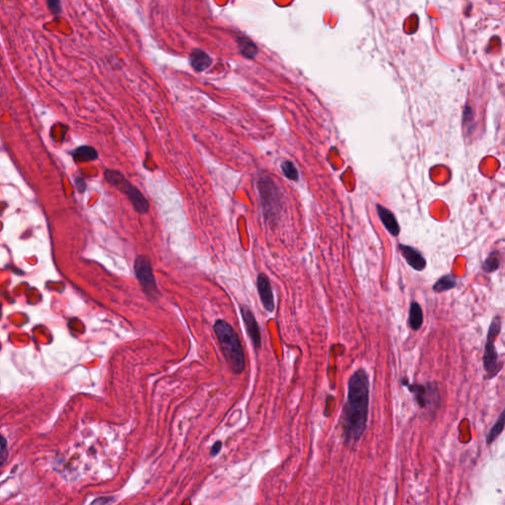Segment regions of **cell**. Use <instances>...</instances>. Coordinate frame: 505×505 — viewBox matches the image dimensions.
I'll return each mask as SVG.
<instances>
[{
  "instance_id": "1",
  "label": "cell",
  "mask_w": 505,
  "mask_h": 505,
  "mask_svg": "<svg viewBox=\"0 0 505 505\" xmlns=\"http://www.w3.org/2000/svg\"><path fill=\"white\" fill-rule=\"evenodd\" d=\"M347 401L343 408L342 430L348 444L357 442L365 431L369 410V380L364 369L355 371L348 381Z\"/></svg>"
},
{
  "instance_id": "2",
  "label": "cell",
  "mask_w": 505,
  "mask_h": 505,
  "mask_svg": "<svg viewBox=\"0 0 505 505\" xmlns=\"http://www.w3.org/2000/svg\"><path fill=\"white\" fill-rule=\"evenodd\" d=\"M213 330L229 367L235 374H242L245 370V356L238 334L224 320H217Z\"/></svg>"
},
{
  "instance_id": "3",
  "label": "cell",
  "mask_w": 505,
  "mask_h": 505,
  "mask_svg": "<svg viewBox=\"0 0 505 505\" xmlns=\"http://www.w3.org/2000/svg\"><path fill=\"white\" fill-rule=\"evenodd\" d=\"M105 177L110 184L117 187L118 189H120L121 192H123L127 195L129 200L131 201L134 209L138 213L145 214L146 212H148L149 203H148L147 199L145 198V195L140 193L135 187H133L128 181H126L120 172L113 171V170H107L105 172Z\"/></svg>"
},
{
  "instance_id": "4",
  "label": "cell",
  "mask_w": 505,
  "mask_h": 505,
  "mask_svg": "<svg viewBox=\"0 0 505 505\" xmlns=\"http://www.w3.org/2000/svg\"><path fill=\"white\" fill-rule=\"evenodd\" d=\"M500 329H501L500 318L499 316L494 317L488 329L486 344L483 353V366L488 375V378L494 377L501 370V368L498 367V353L494 345V339L500 333Z\"/></svg>"
},
{
  "instance_id": "5",
  "label": "cell",
  "mask_w": 505,
  "mask_h": 505,
  "mask_svg": "<svg viewBox=\"0 0 505 505\" xmlns=\"http://www.w3.org/2000/svg\"><path fill=\"white\" fill-rule=\"evenodd\" d=\"M134 272L147 297L151 300H156L159 295V291L152 271L150 260L147 256L140 255L135 259Z\"/></svg>"
},
{
  "instance_id": "6",
  "label": "cell",
  "mask_w": 505,
  "mask_h": 505,
  "mask_svg": "<svg viewBox=\"0 0 505 505\" xmlns=\"http://www.w3.org/2000/svg\"><path fill=\"white\" fill-rule=\"evenodd\" d=\"M259 190L261 193L262 204L266 218H275L279 210V194L274 183L267 178L259 181Z\"/></svg>"
},
{
  "instance_id": "7",
  "label": "cell",
  "mask_w": 505,
  "mask_h": 505,
  "mask_svg": "<svg viewBox=\"0 0 505 505\" xmlns=\"http://www.w3.org/2000/svg\"><path fill=\"white\" fill-rule=\"evenodd\" d=\"M242 318L244 320V324L247 328V332L251 337L256 348H260L262 346V337L261 331L258 325V322L254 316V314L246 305H242L240 307Z\"/></svg>"
},
{
  "instance_id": "8",
  "label": "cell",
  "mask_w": 505,
  "mask_h": 505,
  "mask_svg": "<svg viewBox=\"0 0 505 505\" xmlns=\"http://www.w3.org/2000/svg\"><path fill=\"white\" fill-rule=\"evenodd\" d=\"M257 285H258V291L260 294L261 301H262L265 310L267 312H272L274 310L273 294H272V289H271L269 279L265 273H260L258 275Z\"/></svg>"
},
{
  "instance_id": "9",
  "label": "cell",
  "mask_w": 505,
  "mask_h": 505,
  "mask_svg": "<svg viewBox=\"0 0 505 505\" xmlns=\"http://www.w3.org/2000/svg\"><path fill=\"white\" fill-rule=\"evenodd\" d=\"M399 248H400V252H401L402 256L406 260L408 265H410L413 269H415L417 271H421L425 268L426 261L417 250H415L412 247L402 245V244L399 245Z\"/></svg>"
},
{
  "instance_id": "10",
  "label": "cell",
  "mask_w": 505,
  "mask_h": 505,
  "mask_svg": "<svg viewBox=\"0 0 505 505\" xmlns=\"http://www.w3.org/2000/svg\"><path fill=\"white\" fill-rule=\"evenodd\" d=\"M376 208L379 218L381 219L383 225L389 231V233L393 236H398L400 233V226L395 215L388 208L382 206L381 204H377Z\"/></svg>"
},
{
  "instance_id": "11",
  "label": "cell",
  "mask_w": 505,
  "mask_h": 505,
  "mask_svg": "<svg viewBox=\"0 0 505 505\" xmlns=\"http://www.w3.org/2000/svg\"><path fill=\"white\" fill-rule=\"evenodd\" d=\"M190 61L192 66L196 71H204L206 68L209 67L211 63V58L205 51L199 48H195L190 55Z\"/></svg>"
},
{
  "instance_id": "12",
  "label": "cell",
  "mask_w": 505,
  "mask_h": 505,
  "mask_svg": "<svg viewBox=\"0 0 505 505\" xmlns=\"http://www.w3.org/2000/svg\"><path fill=\"white\" fill-rule=\"evenodd\" d=\"M423 324V314L420 305L412 302L409 307V325L413 331H418Z\"/></svg>"
},
{
  "instance_id": "13",
  "label": "cell",
  "mask_w": 505,
  "mask_h": 505,
  "mask_svg": "<svg viewBox=\"0 0 505 505\" xmlns=\"http://www.w3.org/2000/svg\"><path fill=\"white\" fill-rule=\"evenodd\" d=\"M238 46L240 52L248 58H254L258 54V47L248 38L240 37L238 38Z\"/></svg>"
},
{
  "instance_id": "14",
  "label": "cell",
  "mask_w": 505,
  "mask_h": 505,
  "mask_svg": "<svg viewBox=\"0 0 505 505\" xmlns=\"http://www.w3.org/2000/svg\"><path fill=\"white\" fill-rule=\"evenodd\" d=\"M73 157L76 161H93L97 159L98 153L93 147L81 146L73 152Z\"/></svg>"
},
{
  "instance_id": "15",
  "label": "cell",
  "mask_w": 505,
  "mask_h": 505,
  "mask_svg": "<svg viewBox=\"0 0 505 505\" xmlns=\"http://www.w3.org/2000/svg\"><path fill=\"white\" fill-rule=\"evenodd\" d=\"M504 411L502 410L501 413L499 414V417L495 421V423L492 425L490 430L486 434V443L491 444L499 435L503 431L504 428Z\"/></svg>"
},
{
  "instance_id": "16",
  "label": "cell",
  "mask_w": 505,
  "mask_h": 505,
  "mask_svg": "<svg viewBox=\"0 0 505 505\" xmlns=\"http://www.w3.org/2000/svg\"><path fill=\"white\" fill-rule=\"evenodd\" d=\"M457 285L456 278L452 274H447L440 277L437 282L433 285V290L437 293H441L447 290L454 288Z\"/></svg>"
},
{
  "instance_id": "17",
  "label": "cell",
  "mask_w": 505,
  "mask_h": 505,
  "mask_svg": "<svg viewBox=\"0 0 505 505\" xmlns=\"http://www.w3.org/2000/svg\"><path fill=\"white\" fill-rule=\"evenodd\" d=\"M409 389L414 394L415 399H416L418 405L421 408L426 407V405L428 403L427 396H426L427 395V389H426V387L422 385H410L409 386Z\"/></svg>"
},
{
  "instance_id": "18",
  "label": "cell",
  "mask_w": 505,
  "mask_h": 505,
  "mask_svg": "<svg viewBox=\"0 0 505 505\" xmlns=\"http://www.w3.org/2000/svg\"><path fill=\"white\" fill-rule=\"evenodd\" d=\"M500 266V261L497 252H492L482 265V269L486 272H493L497 270Z\"/></svg>"
},
{
  "instance_id": "19",
  "label": "cell",
  "mask_w": 505,
  "mask_h": 505,
  "mask_svg": "<svg viewBox=\"0 0 505 505\" xmlns=\"http://www.w3.org/2000/svg\"><path fill=\"white\" fill-rule=\"evenodd\" d=\"M281 169H282V172L284 173V175L290 179V180H293V181H297L298 180V171L297 169L295 168V166L289 162V161H285L282 163L281 165Z\"/></svg>"
},
{
  "instance_id": "20",
  "label": "cell",
  "mask_w": 505,
  "mask_h": 505,
  "mask_svg": "<svg viewBox=\"0 0 505 505\" xmlns=\"http://www.w3.org/2000/svg\"><path fill=\"white\" fill-rule=\"evenodd\" d=\"M8 458L6 439L0 435V466H2Z\"/></svg>"
},
{
  "instance_id": "21",
  "label": "cell",
  "mask_w": 505,
  "mask_h": 505,
  "mask_svg": "<svg viewBox=\"0 0 505 505\" xmlns=\"http://www.w3.org/2000/svg\"><path fill=\"white\" fill-rule=\"evenodd\" d=\"M221 447H222V443H221L220 441H218V442H217V443H215V444H214V445L212 446V448H211V453H210V455H211L212 457H213V456H217V454L219 453V451H220Z\"/></svg>"
}]
</instances>
